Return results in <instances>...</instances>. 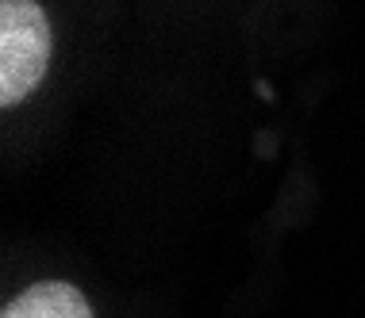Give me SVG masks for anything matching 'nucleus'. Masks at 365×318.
I'll return each mask as SVG.
<instances>
[{
  "label": "nucleus",
  "mask_w": 365,
  "mask_h": 318,
  "mask_svg": "<svg viewBox=\"0 0 365 318\" xmlns=\"http://www.w3.org/2000/svg\"><path fill=\"white\" fill-rule=\"evenodd\" d=\"M0 318H96V307L85 295V287H77L73 280L43 276L8 295Z\"/></svg>",
  "instance_id": "obj_2"
},
{
  "label": "nucleus",
  "mask_w": 365,
  "mask_h": 318,
  "mask_svg": "<svg viewBox=\"0 0 365 318\" xmlns=\"http://www.w3.org/2000/svg\"><path fill=\"white\" fill-rule=\"evenodd\" d=\"M62 23L51 0H0V115L16 119L46 96Z\"/></svg>",
  "instance_id": "obj_1"
}]
</instances>
